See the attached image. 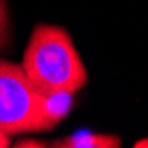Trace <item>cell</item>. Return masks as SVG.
Returning a JSON list of instances; mask_svg holds the SVG:
<instances>
[{
  "label": "cell",
  "instance_id": "cell-1",
  "mask_svg": "<svg viewBox=\"0 0 148 148\" xmlns=\"http://www.w3.org/2000/svg\"><path fill=\"white\" fill-rule=\"evenodd\" d=\"M22 70L47 98L71 97L88 84V70L62 27L38 25L23 54Z\"/></svg>",
  "mask_w": 148,
  "mask_h": 148
},
{
  "label": "cell",
  "instance_id": "cell-2",
  "mask_svg": "<svg viewBox=\"0 0 148 148\" xmlns=\"http://www.w3.org/2000/svg\"><path fill=\"white\" fill-rule=\"evenodd\" d=\"M64 97H43L22 66L0 59V129L5 134L52 130L68 111L59 107Z\"/></svg>",
  "mask_w": 148,
  "mask_h": 148
},
{
  "label": "cell",
  "instance_id": "cell-3",
  "mask_svg": "<svg viewBox=\"0 0 148 148\" xmlns=\"http://www.w3.org/2000/svg\"><path fill=\"white\" fill-rule=\"evenodd\" d=\"M57 148H120L121 141L116 136L95 134V132H79L75 136L57 139L54 143Z\"/></svg>",
  "mask_w": 148,
  "mask_h": 148
},
{
  "label": "cell",
  "instance_id": "cell-4",
  "mask_svg": "<svg viewBox=\"0 0 148 148\" xmlns=\"http://www.w3.org/2000/svg\"><path fill=\"white\" fill-rule=\"evenodd\" d=\"M11 45V30H9V14L5 0H0V50H7Z\"/></svg>",
  "mask_w": 148,
  "mask_h": 148
},
{
  "label": "cell",
  "instance_id": "cell-5",
  "mask_svg": "<svg viewBox=\"0 0 148 148\" xmlns=\"http://www.w3.org/2000/svg\"><path fill=\"white\" fill-rule=\"evenodd\" d=\"M9 145H11V137H9V134H5L0 129V148H7Z\"/></svg>",
  "mask_w": 148,
  "mask_h": 148
},
{
  "label": "cell",
  "instance_id": "cell-6",
  "mask_svg": "<svg viewBox=\"0 0 148 148\" xmlns=\"http://www.w3.org/2000/svg\"><path fill=\"white\" fill-rule=\"evenodd\" d=\"M16 146H36V148H39V146H45V143H39V141H20V143H16Z\"/></svg>",
  "mask_w": 148,
  "mask_h": 148
},
{
  "label": "cell",
  "instance_id": "cell-7",
  "mask_svg": "<svg viewBox=\"0 0 148 148\" xmlns=\"http://www.w3.org/2000/svg\"><path fill=\"white\" fill-rule=\"evenodd\" d=\"M134 146H136V148H148V137H146V139H141V141H137Z\"/></svg>",
  "mask_w": 148,
  "mask_h": 148
}]
</instances>
